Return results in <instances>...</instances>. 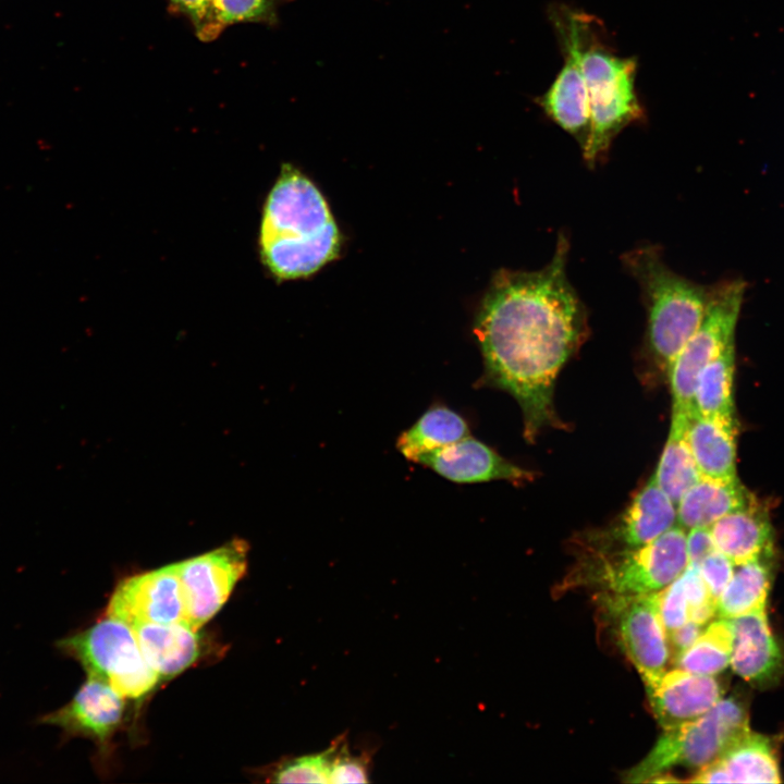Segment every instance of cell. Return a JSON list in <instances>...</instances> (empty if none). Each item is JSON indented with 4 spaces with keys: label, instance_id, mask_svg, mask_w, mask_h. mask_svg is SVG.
Listing matches in <instances>:
<instances>
[{
    "label": "cell",
    "instance_id": "obj_1",
    "mask_svg": "<svg viewBox=\"0 0 784 784\" xmlns=\"http://www.w3.org/2000/svg\"><path fill=\"white\" fill-rule=\"evenodd\" d=\"M568 246L561 234L543 268L500 270L475 324L485 378L517 401L529 441L556 422L554 383L587 331L585 307L566 274Z\"/></svg>",
    "mask_w": 784,
    "mask_h": 784
},
{
    "label": "cell",
    "instance_id": "obj_2",
    "mask_svg": "<svg viewBox=\"0 0 784 784\" xmlns=\"http://www.w3.org/2000/svg\"><path fill=\"white\" fill-rule=\"evenodd\" d=\"M548 15L554 34L568 38L579 57L590 107V136L583 155L593 167L624 128L645 119L636 90L638 62L615 51L600 19L563 3L551 4Z\"/></svg>",
    "mask_w": 784,
    "mask_h": 784
},
{
    "label": "cell",
    "instance_id": "obj_3",
    "mask_svg": "<svg viewBox=\"0 0 784 784\" xmlns=\"http://www.w3.org/2000/svg\"><path fill=\"white\" fill-rule=\"evenodd\" d=\"M258 244L262 264L281 280L307 277L339 253L340 234L324 198L290 164L264 204Z\"/></svg>",
    "mask_w": 784,
    "mask_h": 784
},
{
    "label": "cell",
    "instance_id": "obj_4",
    "mask_svg": "<svg viewBox=\"0 0 784 784\" xmlns=\"http://www.w3.org/2000/svg\"><path fill=\"white\" fill-rule=\"evenodd\" d=\"M623 264L638 282L648 326L647 341L656 364L669 372L684 345L699 327L710 290L672 271L657 246L626 253Z\"/></svg>",
    "mask_w": 784,
    "mask_h": 784
},
{
    "label": "cell",
    "instance_id": "obj_5",
    "mask_svg": "<svg viewBox=\"0 0 784 784\" xmlns=\"http://www.w3.org/2000/svg\"><path fill=\"white\" fill-rule=\"evenodd\" d=\"M748 731L745 706L736 698L720 699L699 718L665 730L646 758L626 773V781L662 782L677 767L699 772Z\"/></svg>",
    "mask_w": 784,
    "mask_h": 784
},
{
    "label": "cell",
    "instance_id": "obj_6",
    "mask_svg": "<svg viewBox=\"0 0 784 784\" xmlns=\"http://www.w3.org/2000/svg\"><path fill=\"white\" fill-rule=\"evenodd\" d=\"M58 646L82 664L87 676L109 684L123 698L139 699L160 681L145 661L134 630L120 620L106 615Z\"/></svg>",
    "mask_w": 784,
    "mask_h": 784
},
{
    "label": "cell",
    "instance_id": "obj_7",
    "mask_svg": "<svg viewBox=\"0 0 784 784\" xmlns=\"http://www.w3.org/2000/svg\"><path fill=\"white\" fill-rule=\"evenodd\" d=\"M745 286L740 281L710 290L703 318L673 362L667 375L671 382L672 412L691 415L699 372L728 345L734 343Z\"/></svg>",
    "mask_w": 784,
    "mask_h": 784
},
{
    "label": "cell",
    "instance_id": "obj_8",
    "mask_svg": "<svg viewBox=\"0 0 784 784\" xmlns=\"http://www.w3.org/2000/svg\"><path fill=\"white\" fill-rule=\"evenodd\" d=\"M248 549L246 541L233 539L176 562L187 625L200 630L221 610L247 569Z\"/></svg>",
    "mask_w": 784,
    "mask_h": 784
},
{
    "label": "cell",
    "instance_id": "obj_9",
    "mask_svg": "<svg viewBox=\"0 0 784 784\" xmlns=\"http://www.w3.org/2000/svg\"><path fill=\"white\" fill-rule=\"evenodd\" d=\"M106 615L130 627L145 623H185L176 563L122 579L109 599Z\"/></svg>",
    "mask_w": 784,
    "mask_h": 784
},
{
    "label": "cell",
    "instance_id": "obj_10",
    "mask_svg": "<svg viewBox=\"0 0 784 784\" xmlns=\"http://www.w3.org/2000/svg\"><path fill=\"white\" fill-rule=\"evenodd\" d=\"M688 564L686 532L676 524L653 541L624 552L608 579L622 595L651 593L673 583Z\"/></svg>",
    "mask_w": 784,
    "mask_h": 784
},
{
    "label": "cell",
    "instance_id": "obj_11",
    "mask_svg": "<svg viewBox=\"0 0 784 784\" xmlns=\"http://www.w3.org/2000/svg\"><path fill=\"white\" fill-rule=\"evenodd\" d=\"M617 601L614 610L622 647L649 685L662 676L669 662L658 593L623 595Z\"/></svg>",
    "mask_w": 784,
    "mask_h": 784
},
{
    "label": "cell",
    "instance_id": "obj_12",
    "mask_svg": "<svg viewBox=\"0 0 784 784\" xmlns=\"http://www.w3.org/2000/svg\"><path fill=\"white\" fill-rule=\"evenodd\" d=\"M124 698L109 684L87 676L71 701L41 719L70 735L84 736L105 747L122 724Z\"/></svg>",
    "mask_w": 784,
    "mask_h": 784
},
{
    "label": "cell",
    "instance_id": "obj_13",
    "mask_svg": "<svg viewBox=\"0 0 784 784\" xmlns=\"http://www.w3.org/2000/svg\"><path fill=\"white\" fill-rule=\"evenodd\" d=\"M555 36L564 62L536 102L552 122L577 140L584 151L590 136L588 90L574 44L562 35Z\"/></svg>",
    "mask_w": 784,
    "mask_h": 784
},
{
    "label": "cell",
    "instance_id": "obj_14",
    "mask_svg": "<svg viewBox=\"0 0 784 784\" xmlns=\"http://www.w3.org/2000/svg\"><path fill=\"white\" fill-rule=\"evenodd\" d=\"M419 463L460 483L491 480L528 481L532 474L502 457L490 446L468 436L418 456Z\"/></svg>",
    "mask_w": 784,
    "mask_h": 784
},
{
    "label": "cell",
    "instance_id": "obj_15",
    "mask_svg": "<svg viewBox=\"0 0 784 784\" xmlns=\"http://www.w3.org/2000/svg\"><path fill=\"white\" fill-rule=\"evenodd\" d=\"M646 686L653 714L664 731L705 714L722 696V687L713 676L681 669L664 672Z\"/></svg>",
    "mask_w": 784,
    "mask_h": 784
},
{
    "label": "cell",
    "instance_id": "obj_16",
    "mask_svg": "<svg viewBox=\"0 0 784 784\" xmlns=\"http://www.w3.org/2000/svg\"><path fill=\"white\" fill-rule=\"evenodd\" d=\"M698 783H780L775 749L771 740L750 730L736 739L723 755L697 772Z\"/></svg>",
    "mask_w": 784,
    "mask_h": 784
},
{
    "label": "cell",
    "instance_id": "obj_17",
    "mask_svg": "<svg viewBox=\"0 0 784 784\" xmlns=\"http://www.w3.org/2000/svg\"><path fill=\"white\" fill-rule=\"evenodd\" d=\"M733 640L730 664L752 683H767L782 670L783 657L764 611L728 620Z\"/></svg>",
    "mask_w": 784,
    "mask_h": 784
},
{
    "label": "cell",
    "instance_id": "obj_18",
    "mask_svg": "<svg viewBox=\"0 0 784 784\" xmlns=\"http://www.w3.org/2000/svg\"><path fill=\"white\" fill-rule=\"evenodd\" d=\"M135 633L140 652L160 679H169L193 665L201 654L200 630L184 622L139 624Z\"/></svg>",
    "mask_w": 784,
    "mask_h": 784
},
{
    "label": "cell",
    "instance_id": "obj_19",
    "mask_svg": "<svg viewBox=\"0 0 784 784\" xmlns=\"http://www.w3.org/2000/svg\"><path fill=\"white\" fill-rule=\"evenodd\" d=\"M171 9L186 17L203 41L216 39L237 23L278 22L279 8L286 0H168Z\"/></svg>",
    "mask_w": 784,
    "mask_h": 784
},
{
    "label": "cell",
    "instance_id": "obj_20",
    "mask_svg": "<svg viewBox=\"0 0 784 784\" xmlns=\"http://www.w3.org/2000/svg\"><path fill=\"white\" fill-rule=\"evenodd\" d=\"M715 549L735 565L773 558L774 531L765 510L756 500L710 526Z\"/></svg>",
    "mask_w": 784,
    "mask_h": 784
},
{
    "label": "cell",
    "instance_id": "obj_21",
    "mask_svg": "<svg viewBox=\"0 0 784 784\" xmlns=\"http://www.w3.org/2000/svg\"><path fill=\"white\" fill-rule=\"evenodd\" d=\"M737 426L694 413L687 441L701 476L732 481L736 473Z\"/></svg>",
    "mask_w": 784,
    "mask_h": 784
},
{
    "label": "cell",
    "instance_id": "obj_22",
    "mask_svg": "<svg viewBox=\"0 0 784 784\" xmlns=\"http://www.w3.org/2000/svg\"><path fill=\"white\" fill-rule=\"evenodd\" d=\"M755 499L739 479L726 481L701 476L676 505L677 525L685 530L710 527L726 514Z\"/></svg>",
    "mask_w": 784,
    "mask_h": 784
},
{
    "label": "cell",
    "instance_id": "obj_23",
    "mask_svg": "<svg viewBox=\"0 0 784 784\" xmlns=\"http://www.w3.org/2000/svg\"><path fill=\"white\" fill-rule=\"evenodd\" d=\"M676 523V504L652 475L622 516L618 537L625 544L635 548L653 541Z\"/></svg>",
    "mask_w": 784,
    "mask_h": 784
},
{
    "label": "cell",
    "instance_id": "obj_24",
    "mask_svg": "<svg viewBox=\"0 0 784 784\" xmlns=\"http://www.w3.org/2000/svg\"><path fill=\"white\" fill-rule=\"evenodd\" d=\"M690 417L672 412L669 437L653 474L659 487L676 505L701 477L686 437Z\"/></svg>",
    "mask_w": 784,
    "mask_h": 784
},
{
    "label": "cell",
    "instance_id": "obj_25",
    "mask_svg": "<svg viewBox=\"0 0 784 784\" xmlns=\"http://www.w3.org/2000/svg\"><path fill=\"white\" fill-rule=\"evenodd\" d=\"M772 559L761 558L735 565L718 599L716 611L721 618L732 620L764 611L772 579Z\"/></svg>",
    "mask_w": 784,
    "mask_h": 784
},
{
    "label": "cell",
    "instance_id": "obj_26",
    "mask_svg": "<svg viewBox=\"0 0 784 784\" xmlns=\"http://www.w3.org/2000/svg\"><path fill=\"white\" fill-rule=\"evenodd\" d=\"M734 362L732 343L699 372L694 392V411L698 415L738 427L733 397Z\"/></svg>",
    "mask_w": 784,
    "mask_h": 784
},
{
    "label": "cell",
    "instance_id": "obj_27",
    "mask_svg": "<svg viewBox=\"0 0 784 784\" xmlns=\"http://www.w3.org/2000/svg\"><path fill=\"white\" fill-rule=\"evenodd\" d=\"M469 436L464 418L445 406L426 411L418 420L397 439L399 451L408 461L441 449Z\"/></svg>",
    "mask_w": 784,
    "mask_h": 784
},
{
    "label": "cell",
    "instance_id": "obj_28",
    "mask_svg": "<svg viewBox=\"0 0 784 784\" xmlns=\"http://www.w3.org/2000/svg\"><path fill=\"white\" fill-rule=\"evenodd\" d=\"M732 640L728 620L712 622L689 648L675 658V663L681 670L713 676L730 664Z\"/></svg>",
    "mask_w": 784,
    "mask_h": 784
},
{
    "label": "cell",
    "instance_id": "obj_29",
    "mask_svg": "<svg viewBox=\"0 0 784 784\" xmlns=\"http://www.w3.org/2000/svg\"><path fill=\"white\" fill-rule=\"evenodd\" d=\"M333 745L324 751L287 759L278 764L269 779L274 783H329L328 770Z\"/></svg>",
    "mask_w": 784,
    "mask_h": 784
},
{
    "label": "cell",
    "instance_id": "obj_30",
    "mask_svg": "<svg viewBox=\"0 0 784 784\" xmlns=\"http://www.w3.org/2000/svg\"><path fill=\"white\" fill-rule=\"evenodd\" d=\"M689 607V621L705 625L716 612V600L711 596L698 565L688 564L679 575Z\"/></svg>",
    "mask_w": 784,
    "mask_h": 784
},
{
    "label": "cell",
    "instance_id": "obj_31",
    "mask_svg": "<svg viewBox=\"0 0 784 784\" xmlns=\"http://www.w3.org/2000/svg\"><path fill=\"white\" fill-rule=\"evenodd\" d=\"M329 762V783H366L368 779V763L366 757L352 756L345 742L335 739Z\"/></svg>",
    "mask_w": 784,
    "mask_h": 784
},
{
    "label": "cell",
    "instance_id": "obj_32",
    "mask_svg": "<svg viewBox=\"0 0 784 784\" xmlns=\"http://www.w3.org/2000/svg\"><path fill=\"white\" fill-rule=\"evenodd\" d=\"M658 597L660 615L666 633L689 621V607L679 577L658 593Z\"/></svg>",
    "mask_w": 784,
    "mask_h": 784
},
{
    "label": "cell",
    "instance_id": "obj_33",
    "mask_svg": "<svg viewBox=\"0 0 784 784\" xmlns=\"http://www.w3.org/2000/svg\"><path fill=\"white\" fill-rule=\"evenodd\" d=\"M698 568L711 596L718 601L734 573L735 564L715 549L698 564Z\"/></svg>",
    "mask_w": 784,
    "mask_h": 784
},
{
    "label": "cell",
    "instance_id": "obj_34",
    "mask_svg": "<svg viewBox=\"0 0 784 784\" xmlns=\"http://www.w3.org/2000/svg\"><path fill=\"white\" fill-rule=\"evenodd\" d=\"M686 548L689 564L698 565L708 554L715 550L710 527H696L686 534Z\"/></svg>",
    "mask_w": 784,
    "mask_h": 784
},
{
    "label": "cell",
    "instance_id": "obj_35",
    "mask_svg": "<svg viewBox=\"0 0 784 784\" xmlns=\"http://www.w3.org/2000/svg\"><path fill=\"white\" fill-rule=\"evenodd\" d=\"M703 632V625L687 621L682 626L666 633L675 652V658L689 648Z\"/></svg>",
    "mask_w": 784,
    "mask_h": 784
}]
</instances>
